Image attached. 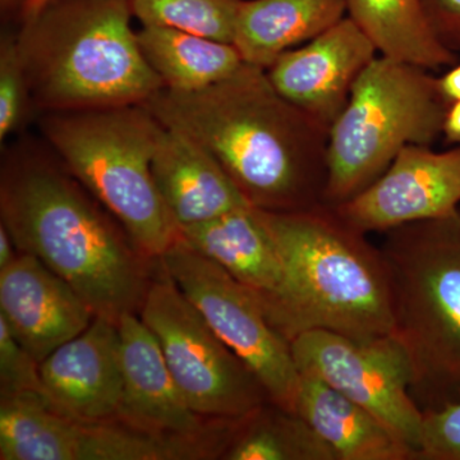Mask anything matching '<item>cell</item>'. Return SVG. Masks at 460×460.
<instances>
[{
  "label": "cell",
  "mask_w": 460,
  "mask_h": 460,
  "mask_svg": "<svg viewBox=\"0 0 460 460\" xmlns=\"http://www.w3.org/2000/svg\"><path fill=\"white\" fill-rule=\"evenodd\" d=\"M137 41L166 89L196 91L226 80L243 65L237 48L164 26H142Z\"/></svg>",
  "instance_id": "cell-22"
},
{
  "label": "cell",
  "mask_w": 460,
  "mask_h": 460,
  "mask_svg": "<svg viewBox=\"0 0 460 460\" xmlns=\"http://www.w3.org/2000/svg\"><path fill=\"white\" fill-rule=\"evenodd\" d=\"M223 460H337L298 414L268 402L242 422Z\"/></svg>",
  "instance_id": "cell-23"
},
{
  "label": "cell",
  "mask_w": 460,
  "mask_h": 460,
  "mask_svg": "<svg viewBox=\"0 0 460 460\" xmlns=\"http://www.w3.org/2000/svg\"><path fill=\"white\" fill-rule=\"evenodd\" d=\"M174 283L261 384L269 401L296 413L301 372L292 344L250 290L181 238L160 257Z\"/></svg>",
  "instance_id": "cell-10"
},
{
  "label": "cell",
  "mask_w": 460,
  "mask_h": 460,
  "mask_svg": "<svg viewBox=\"0 0 460 460\" xmlns=\"http://www.w3.org/2000/svg\"><path fill=\"white\" fill-rule=\"evenodd\" d=\"M0 224L20 252L71 284L96 316L118 323L140 314L157 260L135 246L53 151L9 148L0 171Z\"/></svg>",
  "instance_id": "cell-2"
},
{
  "label": "cell",
  "mask_w": 460,
  "mask_h": 460,
  "mask_svg": "<svg viewBox=\"0 0 460 460\" xmlns=\"http://www.w3.org/2000/svg\"><path fill=\"white\" fill-rule=\"evenodd\" d=\"M26 0H0L2 14L5 17L16 16L21 20Z\"/></svg>",
  "instance_id": "cell-32"
},
{
  "label": "cell",
  "mask_w": 460,
  "mask_h": 460,
  "mask_svg": "<svg viewBox=\"0 0 460 460\" xmlns=\"http://www.w3.org/2000/svg\"><path fill=\"white\" fill-rule=\"evenodd\" d=\"M296 413L329 445L337 460H411L407 447L374 414L314 374L301 372Z\"/></svg>",
  "instance_id": "cell-19"
},
{
  "label": "cell",
  "mask_w": 460,
  "mask_h": 460,
  "mask_svg": "<svg viewBox=\"0 0 460 460\" xmlns=\"http://www.w3.org/2000/svg\"><path fill=\"white\" fill-rule=\"evenodd\" d=\"M449 102L429 69L376 57L330 127L323 204H344L371 186L410 145L431 146Z\"/></svg>",
  "instance_id": "cell-7"
},
{
  "label": "cell",
  "mask_w": 460,
  "mask_h": 460,
  "mask_svg": "<svg viewBox=\"0 0 460 460\" xmlns=\"http://www.w3.org/2000/svg\"><path fill=\"white\" fill-rule=\"evenodd\" d=\"M118 329L123 368L118 420L151 434L171 436L213 434L237 420L205 419L190 407L156 338L138 314H124Z\"/></svg>",
  "instance_id": "cell-16"
},
{
  "label": "cell",
  "mask_w": 460,
  "mask_h": 460,
  "mask_svg": "<svg viewBox=\"0 0 460 460\" xmlns=\"http://www.w3.org/2000/svg\"><path fill=\"white\" fill-rule=\"evenodd\" d=\"M347 13L383 57L429 71L458 62L432 30L423 0H347Z\"/></svg>",
  "instance_id": "cell-21"
},
{
  "label": "cell",
  "mask_w": 460,
  "mask_h": 460,
  "mask_svg": "<svg viewBox=\"0 0 460 460\" xmlns=\"http://www.w3.org/2000/svg\"><path fill=\"white\" fill-rule=\"evenodd\" d=\"M235 432L230 423L208 435H156L118 420L71 419L39 398L0 404L2 460L223 459Z\"/></svg>",
  "instance_id": "cell-9"
},
{
  "label": "cell",
  "mask_w": 460,
  "mask_h": 460,
  "mask_svg": "<svg viewBox=\"0 0 460 460\" xmlns=\"http://www.w3.org/2000/svg\"><path fill=\"white\" fill-rule=\"evenodd\" d=\"M290 344L299 372L316 375L370 411L416 459L423 410L411 395L410 358L392 334L352 338L316 329L301 332Z\"/></svg>",
  "instance_id": "cell-11"
},
{
  "label": "cell",
  "mask_w": 460,
  "mask_h": 460,
  "mask_svg": "<svg viewBox=\"0 0 460 460\" xmlns=\"http://www.w3.org/2000/svg\"><path fill=\"white\" fill-rule=\"evenodd\" d=\"M432 30L447 49L460 51V0H423Z\"/></svg>",
  "instance_id": "cell-28"
},
{
  "label": "cell",
  "mask_w": 460,
  "mask_h": 460,
  "mask_svg": "<svg viewBox=\"0 0 460 460\" xmlns=\"http://www.w3.org/2000/svg\"><path fill=\"white\" fill-rule=\"evenodd\" d=\"M283 262L286 295L277 328L292 341L307 330L352 338L393 332L389 274L380 247L332 206L260 210Z\"/></svg>",
  "instance_id": "cell-4"
},
{
  "label": "cell",
  "mask_w": 460,
  "mask_h": 460,
  "mask_svg": "<svg viewBox=\"0 0 460 460\" xmlns=\"http://www.w3.org/2000/svg\"><path fill=\"white\" fill-rule=\"evenodd\" d=\"M142 105L204 146L253 208L295 213L323 204L329 129L280 95L265 69L243 63L205 89L163 87Z\"/></svg>",
  "instance_id": "cell-1"
},
{
  "label": "cell",
  "mask_w": 460,
  "mask_h": 460,
  "mask_svg": "<svg viewBox=\"0 0 460 460\" xmlns=\"http://www.w3.org/2000/svg\"><path fill=\"white\" fill-rule=\"evenodd\" d=\"M154 181L180 228L251 206L204 146L163 126L153 157Z\"/></svg>",
  "instance_id": "cell-18"
},
{
  "label": "cell",
  "mask_w": 460,
  "mask_h": 460,
  "mask_svg": "<svg viewBox=\"0 0 460 460\" xmlns=\"http://www.w3.org/2000/svg\"><path fill=\"white\" fill-rule=\"evenodd\" d=\"M459 206L460 146L434 151L410 145L371 186L334 208L349 226L368 234L447 217Z\"/></svg>",
  "instance_id": "cell-12"
},
{
  "label": "cell",
  "mask_w": 460,
  "mask_h": 460,
  "mask_svg": "<svg viewBox=\"0 0 460 460\" xmlns=\"http://www.w3.org/2000/svg\"><path fill=\"white\" fill-rule=\"evenodd\" d=\"M138 316L156 338L184 399L199 416L246 419L270 402L255 375L215 334L159 260Z\"/></svg>",
  "instance_id": "cell-8"
},
{
  "label": "cell",
  "mask_w": 460,
  "mask_h": 460,
  "mask_svg": "<svg viewBox=\"0 0 460 460\" xmlns=\"http://www.w3.org/2000/svg\"><path fill=\"white\" fill-rule=\"evenodd\" d=\"M95 317L71 284L30 253H18L0 270V320L39 363Z\"/></svg>",
  "instance_id": "cell-14"
},
{
  "label": "cell",
  "mask_w": 460,
  "mask_h": 460,
  "mask_svg": "<svg viewBox=\"0 0 460 460\" xmlns=\"http://www.w3.org/2000/svg\"><path fill=\"white\" fill-rule=\"evenodd\" d=\"M31 111V93L18 50L16 35L0 40V141L22 128Z\"/></svg>",
  "instance_id": "cell-25"
},
{
  "label": "cell",
  "mask_w": 460,
  "mask_h": 460,
  "mask_svg": "<svg viewBox=\"0 0 460 460\" xmlns=\"http://www.w3.org/2000/svg\"><path fill=\"white\" fill-rule=\"evenodd\" d=\"M443 135L449 144L460 145V102H450L447 107Z\"/></svg>",
  "instance_id": "cell-30"
},
{
  "label": "cell",
  "mask_w": 460,
  "mask_h": 460,
  "mask_svg": "<svg viewBox=\"0 0 460 460\" xmlns=\"http://www.w3.org/2000/svg\"><path fill=\"white\" fill-rule=\"evenodd\" d=\"M438 86L447 102H460V62L454 63L452 68L438 78Z\"/></svg>",
  "instance_id": "cell-29"
},
{
  "label": "cell",
  "mask_w": 460,
  "mask_h": 460,
  "mask_svg": "<svg viewBox=\"0 0 460 460\" xmlns=\"http://www.w3.org/2000/svg\"><path fill=\"white\" fill-rule=\"evenodd\" d=\"M51 408L84 422L118 420L123 368L118 323L96 316L89 328L40 363Z\"/></svg>",
  "instance_id": "cell-15"
},
{
  "label": "cell",
  "mask_w": 460,
  "mask_h": 460,
  "mask_svg": "<svg viewBox=\"0 0 460 460\" xmlns=\"http://www.w3.org/2000/svg\"><path fill=\"white\" fill-rule=\"evenodd\" d=\"M347 13V0H242L233 45L247 65L268 69Z\"/></svg>",
  "instance_id": "cell-20"
},
{
  "label": "cell",
  "mask_w": 460,
  "mask_h": 460,
  "mask_svg": "<svg viewBox=\"0 0 460 460\" xmlns=\"http://www.w3.org/2000/svg\"><path fill=\"white\" fill-rule=\"evenodd\" d=\"M132 0H50L21 22L18 50L40 113L144 104L164 86L132 29Z\"/></svg>",
  "instance_id": "cell-3"
},
{
  "label": "cell",
  "mask_w": 460,
  "mask_h": 460,
  "mask_svg": "<svg viewBox=\"0 0 460 460\" xmlns=\"http://www.w3.org/2000/svg\"><path fill=\"white\" fill-rule=\"evenodd\" d=\"M392 335L410 358L423 411L460 401V208L384 233Z\"/></svg>",
  "instance_id": "cell-5"
},
{
  "label": "cell",
  "mask_w": 460,
  "mask_h": 460,
  "mask_svg": "<svg viewBox=\"0 0 460 460\" xmlns=\"http://www.w3.org/2000/svg\"><path fill=\"white\" fill-rule=\"evenodd\" d=\"M416 459L460 460V401L423 411Z\"/></svg>",
  "instance_id": "cell-27"
},
{
  "label": "cell",
  "mask_w": 460,
  "mask_h": 460,
  "mask_svg": "<svg viewBox=\"0 0 460 460\" xmlns=\"http://www.w3.org/2000/svg\"><path fill=\"white\" fill-rule=\"evenodd\" d=\"M242 0H132L142 26H164L213 40H234Z\"/></svg>",
  "instance_id": "cell-24"
},
{
  "label": "cell",
  "mask_w": 460,
  "mask_h": 460,
  "mask_svg": "<svg viewBox=\"0 0 460 460\" xmlns=\"http://www.w3.org/2000/svg\"><path fill=\"white\" fill-rule=\"evenodd\" d=\"M376 57L370 39L344 17L304 47L281 54L266 74L280 95L330 131L354 84Z\"/></svg>",
  "instance_id": "cell-13"
},
{
  "label": "cell",
  "mask_w": 460,
  "mask_h": 460,
  "mask_svg": "<svg viewBox=\"0 0 460 460\" xmlns=\"http://www.w3.org/2000/svg\"><path fill=\"white\" fill-rule=\"evenodd\" d=\"M49 2L50 0H26L22 14H21V22L38 14Z\"/></svg>",
  "instance_id": "cell-33"
},
{
  "label": "cell",
  "mask_w": 460,
  "mask_h": 460,
  "mask_svg": "<svg viewBox=\"0 0 460 460\" xmlns=\"http://www.w3.org/2000/svg\"><path fill=\"white\" fill-rule=\"evenodd\" d=\"M39 126L58 159L145 256L159 260L180 241L151 169L163 124L144 105L41 113Z\"/></svg>",
  "instance_id": "cell-6"
},
{
  "label": "cell",
  "mask_w": 460,
  "mask_h": 460,
  "mask_svg": "<svg viewBox=\"0 0 460 460\" xmlns=\"http://www.w3.org/2000/svg\"><path fill=\"white\" fill-rule=\"evenodd\" d=\"M18 396L47 398L40 363L18 343L4 321L0 320V398Z\"/></svg>",
  "instance_id": "cell-26"
},
{
  "label": "cell",
  "mask_w": 460,
  "mask_h": 460,
  "mask_svg": "<svg viewBox=\"0 0 460 460\" xmlns=\"http://www.w3.org/2000/svg\"><path fill=\"white\" fill-rule=\"evenodd\" d=\"M20 253L7 228L0 224V270L7 268Z\"/></svg>",
  "instance_id": "cell-31"
},
{
  "label": "cell",
  "mask_w": 460,
  "mask_h": 460,
  "mask_svg": "<svg viewBox=\"0 0 460 460\" xmlns=\"http://www.w3.org/2000/svg\"><path fill=\"white\" fill-rule=\"evenodd\" d=\"M181 234L189 246L250 290L277 328L286 295L283 262L256 208L246 206L184 226Z\"/></svg>",
  "instance_id": "cell-17"
}]
</instances>
